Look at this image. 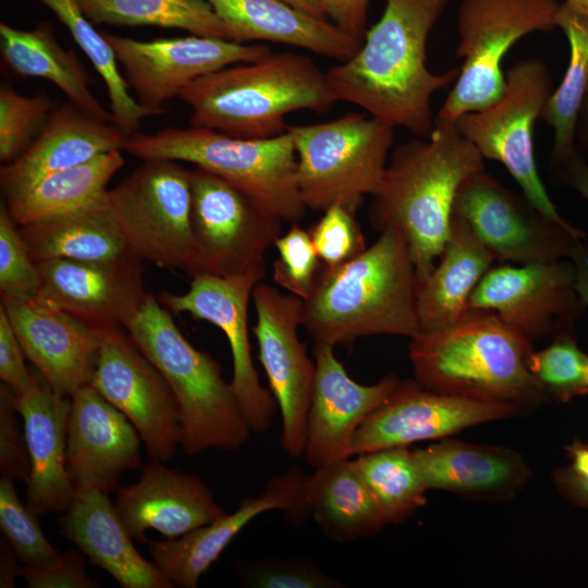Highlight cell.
<instances>
[{
  "label": "cell",
  "mask_w": 588,
  "mask_h": 588,
  "mask_svg": "<svg viewBox=\"0 0 588 588\" xmlns=\"http://www.w3.org/2000/svg\"><path fill=\"white\" fill-rule=\"evenodd\" d=\"M450 2L387 0L359 49L326 71L335 101L353 103L394 127L428 138L436 121L431 97L460 74V68L436 74L427 66L429 34Z\"/></svg>",
  "instance_id": "6da1fadb"
},
{
  "label": "cell",
  "mask_w": 588,
  "mask_h": 588,
  "mask_svg": "<svg viewBox=\"0 0 588 588\" xmlns=\"http://www.w3.org/2000/svg\"><path fill=\"white\" fill-rule=\"evenodd\" d=\"M482 168V156L455 123L437 117L428 138L416 137L392 151L369 218L380 232H402L417 282L431 273L445 246L460 186Z\"/></svg>",
  "instance_id": "7a4b0ae2"
},
{
  "label": "cell",
  "mask_w": 588,
  "mask_h": 588,
  "mask_svg": "<svg viewBox=\"0 0 588 588\" xmlns=\"http://www.w3.org/2000/svg\"><path fill=\"white\" fill-rule=\"evenodd\" d=\"M417 277L401 231L388 228L362 254L336 268L320 265L303 301L302 326L315 343L348 345L359 338L421 333Z\"/></svg>",
  "instance_id": "3957f363"
},
{
  "label": "cell",
  "mask_w": 588,
  "mask_h": 588,
  "mask_svg": "<svg viewBox=\"0 0 588 588\" xmlns=\"http://www.w3.org/2000/svg\"><path fill=\"white\" fill-rule=\"evenodd\" d=\"M532 342L495 313L469 309L446 328L411 340L408 358L424 388L530 409L549 397L528 367Z\"/></svg>",
  "instance_id": "277c9868"
},
{
  "label": "cell",
  "mask_w": 588,
  "mask_h": 588,
  "mask_svg": "<svg viewBox=\"0 0 588 588\" xmlns=\"http://www.w3.org/2000/svg\"><path fill=\"white\" fill-rule=\"evenodd\" d=\"M179 97L192 110L189 125L241 138L282 135L289 113H324L336 102L326 72L311 58L293 51H271L209 73Z\"/></svg>",
  "instance_id": "5b68a950"
},
{
  "label": "cell",
  "mask_w": 588,
  "mask_h": 588,
  "mask_svg": "<svg viewBox=\"0 0 588 588\" xmlns=\"http://www.w3.org/2000/svg\"><path fill=\"white\" fill-rule=\"evenodd\" d=\"M125 329L164 377L177 401L181 446L186 454L209 449L237 451L248 441L252 429L221 366L185 339L155 295L148 294Z\"/></svg>",
  "instance_id": "8992f818"
},
{
  "label": "cell",
  "mask_w": 588,
  "mask_h": 588,
  "mask_svg": "<svg viewBox=\"0 0 588 588\" xmlns=\"http://www.w3.org/2000/svg\"><path fill=\"white\" fill-rule=\"evenodd\" d=\"M123 149L142 160L170 159L195 164L223 179L280 220L296 223L306 213L297 183L291 135L241 138L189 125L155 133L136 132Z\"/></svg>",
  "instance_id": "52a82bcc"
},
{
  "label": "cell",
  "mask_w": 588,
  "mask_h": 588,
  "mask_svg": "<svg viewBox=\"0 0 588 588\" xmlns=\"http://www.w3.org/2000/svg\"><path fill=\"white\" fill-rule=\"evenodd\" d=\"M395 127L369 114L351 112L308 125H289L297 156V183L311 210L336 203L360 206L381 185Z\"/></svg>",
  "instance_id": "ba28073f"
},
{
  "label": "cell",
  "mask_w": 588,
  "mask_h": 588,
  "mask_svg": "<svg viewBox=\"0 0 588 588\" xmlns=\"http://www.w3.org/2000/svg\"><path fill=\"white\" fill-rule=\"evenodd\" d=\"M107 191L128 249L159 268L203 273L192 228L189 170L180 161L147 159Z\"/></svg>",
  "instance_id": "9c48e42d"
},
{
  "label": "cell",
  "mask_w": 588,
  "mask_h": 588,
  "mask_svg": "<svg viewBox=\"0 0 588 588\" xmlns=\"http://www.w3.org/2000/svg\"><path fill=\"white\" fill-rule=\"evenodd\" d=\"M559 9L555 0H463L456 58L464 61L437 118L455 122L497 102L505 90L501 66L507 51L527 34L558 27Z\"/></svg>",
  "instance_id": "30bf717a"
},
{
  "label": "cell",
  "mask_w": 588,
  "mask_h": 588,
  "mask_svg": "<svg viewBox=\"0 0 588 588\" xmlns=\"http://www.w3.org/2000/svg\"><path fill=\"white\" fill-rule=\"evenodd\" d=\"M502 97L479 111L465 113L454 123L482 158L501 162L523 194L546 217L569 223L558 211L539 176L534 128L552 94V77L538 58L518 61L505 73Z\"/></svg>",
  "instance_id": "8fae6325"
},
{
  "label": "cell",
  "mask_w": 588,
  "mask_h": 588,
  "mask_svg": "<svg viewBox=\"0 0 588 588\" xmlns=\"http://www.w3.org/2000/svg\"><path fill=\"white\" fill-rule=\"evenodd\" d=\"M453 213L469 224L495 260L524 265L573 256L586 233L540 212L524 195L504 186L486 168L460 186Z\"/></svg>",
  "instance_id": "7c38bea8"
},
{
  "label": "cell",
  "mask_w": 588,
  "mask_h": 588,
  "mask_svg": "<svg viewBox=\"0 0 588 588\" xmlns=\"http://www.w3.org/2000/svg\"><path fill=\"white\" fill-rule=\"evenodd\" d=\"M189 182L191 228L203 273L229 278L266 268L265 254L283 221L201 168L189 170Z\"/></svg>",
  "instance_id": "4fadbf2b"
},
{
  "label": "cell",
  "mask_w": 588,
  "mask_h": 588,
  "mask_svg": "<svg viewBox=\"0 0 588 588\" xmlns=\"http://www.w3.org/2000/svg\"><path fill=\"white\" fill-rule=\"evenodd\" d=\"M259 360L281 413L280 444L291 457L304 455L316 364L297 335L303 299L258 282L253 290Z\"/></svg>",
  "instance_id": "5bb4252c"
},
{
  "label": "cell",
  "mask_w": 588,
  "mask_h": 588,
  "mask_svg": "<svg viewBox=\"0 0 588 588\" xmlns=\"http://www.w3.org/2000/svg\"><path fill=\"white\" fill-rule=\"evenodd\" d=\"M100 334L90 385L133 424L151 461L169 462L182 443L180 407L170 385L122 328Z\"/></svg>",
  "instance_id": "9a60e30c"
},
{
  "label": "cell",
  "mask_w": 588,
  "mask_h": 588,
  "mask_svg": "<svg viewBox=\"0 0 588 588\" xmlns=\"http://www.w3.org/2000/svg\"><path fill=\"white\" fill-rule=\"evenodd\" d=\"M123 76L146 109L161 114L163 105L194 81L223 68L253 62L271 52L265 44H241L192 35L137 40L103 33Z\"/></svg>",
  "instance_id": "2e32d148"
},
{
  "label": "cell",
  "mask_w": 588,
  "mask_h": 588,
  "mask_svg": "<svg viewBox=\"0 0 588 588\" xmlns=\"http://www.w3.org/2000/svg\"><path fill=\"white\" fill-rule=\"evenodd\" d=\"M469 309L490 310L531 342L575 329L585 313L571 259L491 267L469 299Z\"/></svg>",
  "instance_id": "e0dca14e"
},
{
  "label": "cell",
  "mask_w": 588,
  "mask_h": 588,
  "mask_svg": "<svg viewBox=\"0 0 588 588\" xmlns=\"http://www.w3.org/2000/svg\"><path fill=\"white\" fill-rule=\"evenodd\" d=\"M265 272L266 268H258L229 278L198 273L192 277L185 293L162 291L158 297L169 311L187 313L225 334L233 364L231 385L247 424L256 432L271 427L278 408L272 393L260 383L248 336L249 298Z\"/></svg>",
  "instance_id": "ac0fdd59"
},
{
  "label": "cell",
  "mask_w": 588,
  "mask_h": 588,
  "mask_svg": "<svg viewBox=\"0 0 588 588\" xmlns=\"http://www.w3.org/2000/svg\"><path fill=\"white\" fill-rule=\"evenodd\" d=\"M142 262L132 252L112 260L42 261L37 295L98 332L125 329L149 294Z\"/></svg>",
  "instance_id": "d6986e66"
},
{
  "label": "cell",
  "mask_w": 588,
  "mask_h": 588,
  "mask_svg": "<svg viewBox=\"0 0 588 588\" xmlns=\"http://www.w3.org/2000/svg\"><path fill=\"white\" fill-rule=\"evenodd\" d=\"M512 404L438 393L416 380L402 381L394 394L357 429L351 457L392 446L445 438L463 429L523 414Z\"/></svg>",
  "instance_id": "ffe728a7"
},
{
  "label": "cell",
  "mask_w": 588,
  "mask_h": 588,
  "mask_svg": "<svg viewBox=\"0 0 588 588\" xmlns=\"http://www.w3.org/2000/svg\"><path fill=\"white\" fill-rule=\"evenodd\" d=\"M0 306L28 358L49 385L71 397L90 384L100 332L40 296L1 293Z\"/></svg>",
  "instance_id": "44dd1931"
},
{
  "label": "cell",
  "mask_w": 588,
  "mask_h": 588,
  "mask_svg": "<svg viewBox=\"0 0 588 588\" xmlns=\"http://www.w3.org/2000/svg\"><path fill=\"white\" fill-rule=\"evenodd\" d=\"M314 360L316 377L303 456L317 468L351 458L357 429L394 394L402 380L392 373L377 383L360 384L335 357L334 346L326 343H315Z\"/></svg>",
  "instance_id": "7402d4cb"
},
{
  "label": "cell",
  "mask_w": 588,
  "mask_h": 588,
  "mask_svg": "<svg viewBox=\"0 0 588 588\" xmlns=\"http://www.w3.org/2000/svg\"><path fill=\"white\" fill-rule=\"evenodd\" d=\"M305 480L302 470L289 469L272 478L259 495L244 499L233 513L226 512L177 538L148 540L154 563L174 587H197L200 577L256 516L271 510L283 511L292 518L308 514Z\"/></svg>",
  "instance_id": "603a6c76"
},
{
  "label": "cell",
  "mask_w": 588,
  "mask_h": 588,
  "mask_svg": "<svg viewBox=\"0 0 588 588\" xmlns=\"http://www.w3.org/2000/svg\"><path fill=\"white\" fill-rule=\"evenodd\" d=\"M140 442L127 417L90 384L71 396L66 460L75 488L119 489L121 476L142 465Z\"/></svg>",
  "instance_id": "cb8c5ba5"
},
{
  "label": "cell",
  "mask_w": 588,
  "mask_h": 588,
  "mask_svg": "<svg viewBox=\"0 0 588 588\" xmlns=\"http://www.w3.org/2000/svg\"><path fill=\"white\" fill-rule=\"evenodd\" d=\"M13 403L30 464L26 505L38 516L65 512L75 493L66 460L71 397L57 393L35 368L28 385L13 392Z\"/></svg>",
  "instance_id": "d4e9b609"
},
{
  "label": "cell",
  "mask_w": 588,
  "mask_h": 588,
  "mask_svg": "<svg viewBox=\"0 0 588 588\" xmlns=\"http://www.w3.org/2000/svg\"><path fill=\"white\" fill-rule=\"evenodd\" d=\"M114 506L132 537L144 542L149 529L177 538L226 513L199 477L158 461L145 465L135 483L118 489Z\"/></svg>",
  "instance_id": "484cf974"
},
{
  "label": "cell",
  "mask_w": 588,
  "mask_h": 588,
  "mask_svg": "<svg viewBox=\"0 0 588 588\" xmlns=\"http://www.w3.org/2000/svg\"><path fill=\"white\" fill-rule=\"evenodd\" d=\"M126 137L114 123L90 117L66 102L52 110L20 157L1 167V192L5 200L19 198L52 173L123 149Z\"/></svg>",
  "instance_id": "4316f807"
},
{
  "label": "cell",
  "mask_w": 588,
  "mask_h": 588,
  "mask_svg": "<svg viewBox=\"0 0 588 588\" xmlns=\"http://www.w3.org/2000/svg\"><path fill=\"white\" fill-rule=\"evenodd\" d=\"M58 523L60 532L121 587H174L154 561L136 550L134 538L107 493L91 487L75 488L73 500Z\"/></svg>",
  "instance_id": "83f0119b"
},
{
  "label": "cell",
  "mask_w": 588,
  "mask_h": 588,
  "mask_svg": "<svg viewBox=\"0 0 588 588\" xmlns=\"http://www.w3.org/2000/svg\"><path fill=\"white\" fill-rule=\"evenodd\" d=\"M427 490L470 497H505L520 489L529 471L510 449L454 439L413 451Z\"/></svg>",
  "instance_id": "f1b7e54d"
},
{
  "label": "cell",
  "mask_w": 588,
  "mask_h": 588,
  "mask_svg": "<svg viewBox=\"0 0 588 588\" xmlns=\"http://www.w3.org/2000/svg\"><path fill=\"white\" fill-rule=\"evenodd\" d=\"M206 1L228 25L236 42H278L340 62L350 59L363 42L329 21L308 16L283 0Z\"/></svg>",
  "instance_id": "f546056e"
},
{
  "label": "cell",
  "mask_w": 588,
  "mask_h": 588,
  "mask_svg": "<svg viewBox=\"0 0 588 588\" xmlns=\"http://www.w3.org/2000/svg\"><path fill=\"white\" fill-rule=\"evenodd\" d=\"M494 260L466 220L453 213L438 264L417 283L415 307L421 333L461 320L469 310L473 292Z\"/></svg>",
  "instance_id": "4dcf8cb0"
},
{
  "label": "cell",
  "mask_w": 588,
  "mask_h": 588,
  "mask_svg": "<svg viewBox=\"0 0 588 588\" xmlns=\"http://www.w3.org/2000/svg\"><path fill=\"white\" fill-rule=\"evenodd\" d=\"M1 54L4 64L15 74L38 77L53 83L69 102L96 119L114 123L90 89L91 78L73 49H64L57 40L52 25L41 22L33 29L0 24Z\"/></svg>",
  "instance_id": "1f68e13d"
},
{
  "label": "cell",
  "mask_w": 588,
  "mask_h": 588,
  "mask_svg": "<svg viewBox=\"0 0 588 588\" xmlns=\"http://www.w3.org/2000/svg\"><path fill=\"white\" fill-rule=\"evenodd\" d=\"M20 233L36 264L59 258L112 260L131 252L115 224L107 192L81 209L21 225Z\"/></svg>",
  "instance_id": "d6a6232c"
},
{
  "label": "cell",
  "mask_w": 588,
  "mask_h": 588,
  "mask_svg": "<svg viewBox=\"0 0 588 588\" xmlns=\"http://www.w3.org/2000/svg\"><path fill=\"white\" fill-rule=\"evenodd\" d=\"M308 515L335 541L371 537L387 523L351 458L317 467L305 480Z\"/></svg>",
  "instance_id": "836d02e7"
},
{
  "label": "cell",
  "mask_w": 588,
  "mask_h": 588,
  "mask_svg": "<svg viewBox=\"0 0 588 588\" xmlns=\"http://www.w3.org/2000/svg\"><path fill=\"white\" fill-rule=\"evenodd\" d=\"M123 164L121 150L99 155L44 177L23 196L7 200L5 205L20 225L81 209L107 192V185Z\"/></svg>",
  "instance_id": "e575fe53"
},
{
  "label": "cell",
  "mask_w": 588,
  "mask_h": 588,
  "mask_svg": "<svg viewBox=\"0 0 588 588\" xmlns=\"http://www.w3.org/2000/svg\"><path fill=\"white\" fill-rule=\"evenodd\" d=\"M556 26L568 40L569 61L561 84L552 91L541 117L554 132L551 166L565 159L576 148L577 119L588 90V17L562 3Z\"/></svg>",
  "instance_id": "d590c367"
},
{
  "label": "cell",
  "mask_w": 588,
  "mask_h": 588,
  "mask_svg": "<svg viewBox=\"0 0 588 588\" xmlns=\"http://www.w3.org/2000/svg\"><path fill=\"white\" fill-rule=\"evenodd\" d=\"M49 8L65 25L74 41L84 51L101 76L110 100L114 125L130 136L138 132L140 122L155 112L143 107L128 91V84L118 69V61L102 32L85 14L79 0H37Z\"/></svg>",
  "instance_id": "8d00e7d4"
},
{
  "label": "cell",
  "mask_w": 588,
  "mask_h": 588,
  "mask_svg": "<svg viewBox=\"0 0 588 588\" xmlns=\"http://www.w3.org/2000/svg\"><path fill=\"white\" fill-rule=\"evenodd\" d=\"M96 24L176 28L233 40L228 25L206 0H79Z\"/></svg>",
  "instance_id": "74e56055"
},
{
  "label": "cell",
  "mask_w": 588,
  "mask_h": 588,
  "mask_svg": "<svg viewBox=\"0 0 588 588\" xmlns=\"http://www.w3.org/2000/svg\"><path fill=\"white\" fill-rule=\"evenodd\" d=\"M351 461L387 523H401L426 503L427 489L407 446L380 449Z\"/></svg>",
  "instance_id": "f35d334b"
},
{
  "label": "cell",
  "mask_w": 588,
  "mask_h": 588,
  "mask_svg": "<svg viewBox=\"0 0 588 588\" xmlns=\"http://www.w3.org/2000/svg\"><path fill=\"white\" fill-rule=\"evenodd\" d=\"M528 367L549 399L567 402L588 393V354L579 347L575 329L555 334L547 347L534 351Z\"/></svg>",
  "instance_id": "ab89813d"
},
{
  "label": "cell",
  "mask_w": 588,
  "mask_h": 588,
  "mask_svg": "<svg viewBox=\"0 0 588 588\" xmlns=\"http://www.w3.org/2000/svg\"><path fill=\"white\" fill-rule=\"evenodd\" d=\"M53 102L45 95H20L13 87L0 88V160L7 164L20 157L37 137Z\"/></svg>",
  "instance_id": "60d3db41"
},
{
  "label": "cell",
  "mask_w": 588,
  "mask_h": 588,
  "mask_svg": "<svg viewBox=\"0 0 588 588\" xmlns=\"http://www.w3.org/2000/svg\"><path fill=\"white\" fill-rule=\"evenodd\" d=\"M14 480H0V527L15 555L25 565H38L53 560L59 552L49 543L38 522V515L20 500Z\"/></svg>",
  "instance_id": "b9f144b4"
},
{
  "label": "cell",
  "mask_w": 588,
  "mask_h": 588,
  "mask_svg": "<svg viewBox=\"0 0 588 588\" xmlns=\"http://www.w3.org/2000/svg\"><path fill=\"white\" fill-rule=\"evenodd\" d=\"M357 209L356 205L336 203L308 230L322 266L336 268L367 248L356 220Z\"/></svg>",
  "instance_id": "7bdbcfd3"
},
{
  "label": "cell",
  "mask_w": 588,
  "mask_h": 588,
  "mask_svg": "<svg viewBox=\"0 0 588 588\" xmlns=\"http://www.w3.org/2000/svg\"><path fill=\"white\" fill-rule=\"evenodd\" d=\"M273 246L278 252L272 265L273 281L287 293L306 299L321 265L309 232L297 222L291 223Z\"/></svg>",
  "instance_id": "ee69618b"
},
{
  "label": "cell",
  "mask_w": 588,
  "mask_h": 588,
  "mask_svg": "<svg viewBox=\"0 0 588 588\" xmlns=\"http://www.w3.org/2000/svg\"><path fill=\"white\" fill-rule=\"evenodd\" d=\"M16 222L7 205L0 208V290L1 293L36 295L40 280Z\"/></svg>",
  "instance_id": "f6af8a7d"
},
{
  "label": "cell",
  "mask_w": 588,
  "mask_h": 588,
  "mask_svg": "<svg viewBox=\"0 0 588 588\" xmlns=\"http://www.w3.org/2000/svg\"><path fill=\"white\" fill-rule=\"evenodd\" d=\"M13 391L3 382L0 387V471L2 477L28 482L29 457L24 431L17 421Z\"/></svg>",
  "instance_id": "bcb514c9"
},
{
  "label": "cell",
  "mask_w": 588,
  "mask_h": 588,
  "mask_svg": "<svg viewBox=\"0 0 588 588\" xmlns=\"http://www.w3.org/2000/svg\"><path fill=\"white\" fill-rule=\"evenodd\" d=\"M85 554L79 549L59 553L53 560L20 567L19 576L30 588H95L99 584L86 573Z\"/></svg>",
  "instance_id": "7dc6e473"
},
{
  "label": "cell",
  "mask_w": 588,
  "mask_h": 588,
  "mask_svg": "<svg viewBox=\"0 0 588 588\" xmlns=\"http://www.w3.org/2000/svg\"><path fill=\"white\" fill-rule=\"evenodd\" d=\"M252 586L259 588H335L339 583L316 566L302 562L266 563L248 576Z\"/></svg>",
  "instance_id": "c3c4849f"
},
{
  "label": "cell",
  "mask_w": 588,
  "mask_h": 588,
  "mask_svg": "<svg viewBox=\"0 0 588 588\" xmlns=\"http://www.w3.org/2000/svg\"><path fill=\"white\" fill-rule=\"evenodd\" d=\"M25 357L9 318L0 306V378L15 394L22 392L30 381L32 369L26 367Z\"/></svg>",
  "instance_id": "681fc988"
},
{
  "label": "cell",
  "mask_w": 588,
  "mask_h": 588,
  "mask_svg": "<svg viewBox=\"0 0 588 588\" xmlns=\"http://www.w3.org/2000/svg\"><path fill=\"white\" fill-rule=\"evenodd\" d=\"M327 20L345 35L363 41L369 0H320Z\"/></svg>",
  "instance_id": "f907efd6"
},
{
  "label": "cell",
  "mask_w": 588,
  "mask_h": 588,
  "mask_svg": "<svg viewBox=\"0 0 588 588\" xmlns=\"http://www.w3.org/2000/svg\"><path fill=\"white\" fill-rule=\"evenodd\" d=\"M551 168L560 181L575 189L588 203V162L578 146Z\"/></svg>",
  "instance_id": "816d5d0a"
},
{
  "label": "cell",
  "mask_w": 588,
  "mask_h": 588,
  "mask_svg": "<svg viewBox=\"0 0 588 588\" xmlns=\"http://www.w3.org/2000/svg\"><path fill=\"white\" fill-rule=\"evenodd\" d=\"M553 480L564 498L588 509V481L578 477L569 467L556 469Z\"/></svg>",
  "instance_id": "f5cc1de1"
},
{
  "label": "cell",
  "mask_w": 588,
  "mask_h": 588,
  "mask_svg": "<svg viewBox=\"0 0 588 588\" xmlns=\"http://www.w3.org/2000/svg\"><path fill=\"white\" fill-rule=\"evenodd\" d=\"M575 285L583 304L588 308V246L584 242L571 257Z\"/></svg>",
  "instance_id": "db71d44e"
},
{
  "label": "cell",
  "mask_w": 588,
  "mask_h": 588,
  "mask_svg": "<svg viewBox=\"0 0 588 588\" xmlns=\"http://www.w3.org/2000/svg\"><path fill=\"white\" fill-rule=\"evenodd\" d=\"M14 551L1 543L0 550V587L11 588L15 585V578L19 576L20 567L16 565Z\"/></svg>",
  "instance_id": "11a10c76"
},
{
  "label": "cell",
  "mask_w": 588,
  "mask_h": 588,
  "mask_svg": "<svg viewBox=\"0 0 588 588\" xmlns=\"http://www.w3.org/2000/svg\"><path fill=\"white\" fill-rule=\"evenodd\" d=\"M566 452L572 462L569 468L578 477L588 481V444L574 440L566 446Z\"/></svg>",
  "instance_id": "9f6ffc18"
},
{
  "label": "cell",
  "mask_w": 588,
  "mask_h": 588,
  "mask_svg": "<svg viewBox=\"0 0 588 588\" xmlns=\"http://www.w3.org/2000/svg\"><path fill=\"white\" fill-rule=\"evenodd\" d=\"M295 10L317 20L328 21L320 0H283Z\"/></svg>",
  "instance_id": "6f0895ef"
},
{
  "label": "cell",
  "mask_w": 588,
  "mask_h": 588,
  "mask_svg": "<svg viewBox=\"0 0 588 588\" xmlns=\"http://www.w3.org/2000/svg\"><path fill=\"white\" fill-rule=\"evenodd\" d=\"M576 138L579 142L580 148L588 155V90L577 119Z\"/></svg>",
  "instance_id": "680465c9"
},
{
  "label": "cell",
  "mask_w": 588,
  "mask_h": 588,
  "mask_svg": "<svg viewBox=\"0 0 588 588\" xmlns=\"http://www.w3.org/2000/svg\"><path fill=\"white\" fill-rule=\"evenodd\" d=\"M563 4L573 12L588 17V0H565Z\"/></svg>",
  "instance_id": "91938a15"
},
{
  "label": "cell",
  "mask_w": 588,
  "mask_h": 588,
  "mask_svg": "<svg viewBox=\"0 0 588 588\" xmlns=\"http://www.w3.org/2000/svg\"><path fill=\"white\" fill-rule=\"evenodd\" d=\"M587 389H588V370H587Z\"/></svg>",
  "instance_id": "94428289"
}]
</instances>
